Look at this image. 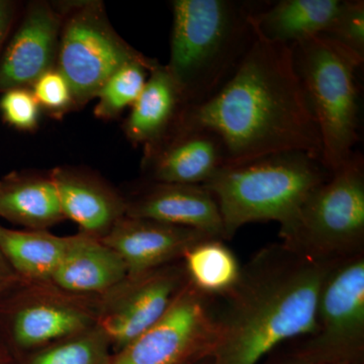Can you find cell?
Listing matches in <instances>:
<instances>
[{
  "label": "cell",
  "mask_w": 364,
  "mask_h": 364,
  "mask_svg": "<svg viewBox=\"0 0 364 364\" xmlns=\"http://www.w3.org/2000/svg\"><path fill=\"white\" fill-rule=\"evenodd\" d=\"M227 164L221 136L200 127L178 124L157 145L146 149L150 181L203 186Z\"/></svg>",
  "instance_id": "obj_13"
},
{
  "label": "cell",
  "mask_w": 364,
  "mask_h": 364,
  "mask_svg": "<svg viewBox=\"0 0 364 364\" xmlns=\"http://www.w3.org/2000/svg\"><path fill=\"white\" fill-rule=\"evenodd\" d=\"M156 62L150 58L131 62L114 72L98 91L95 116L98 119H114L135 104L147 81L148 72Z\"/></svg>",
  "instance_id": "obj_24"
},
{
  "label": "cell",
  "mask_w": 364,
  "mask_h": 364,
  "mask_svg": "<svg viewBox=\"0 0 364 364\" xmlns=\"http://www.w3.org/2000/svg\"><path fill=\"white\" fill-rule=\"evenodd\" d=\"M67 237L47 230H14L0 225V251L23 284L51 282Z\"/></svg>",
  "instance_id": "obj_21"
},
{
  "label": "cell",
  "mask_w": 364,
  "mask_h": 364,
  "mask_svg": "<svg viewBox=\"0 0 364 364\" xmlns=\"http://www.w3.org/2000/svg\"><path fill=\"white\" fill-rule=\"evenodd\" d=\"M31 90L40 107L52 114H63L74 105L70 85L56 67L43 74Z\"/></svg>",
  "instance_id": "obj_27"
},
{
  "label": "cell",
  "mask_w": 364,
  "mask_h": 364,
  "mask_svg": "<svg viewBox=\"0 0 364 364\" xmlns=\"http://www.w3.org/2000/svg\"><path fill=\"white\" fill-rule=\"evenodd\" d=\"M257 1L172 2L170 58L166 67L188 107L214 97L240 65L255 40Z\"/></svg>",
  "instance_id": "obj_3"
},
{
  "label": "cell",
  "mask_w": 364,
  "mask_h": 364,
  "mask_svg": "<svg viewBox=\"0 0 364 364\" xmlns=\"http://www.w3.org/2000/svg\"><path fill=\"white\" fill-rule=\"evenodd\" d=\"M0 218L26 230H47L66 220L51 176L23 174L0 181Z\"/></svg>",
  "instance_id": "obj_20"
},
{
  "label": "cell",
  "mask_w": 364,
  "mask_h": 364,
  "mask_svg": "<svg viewBox=\"0 0 364 364\" xmlns=\"http://www.w3.org/2000/svg\"><path fill=\"white\" fill-rule=\"evenodd\" d=\"M291 48L320 131L323 162L334 171L350 159L359 141L356 71L363 63L323 36Z\"/></svg>",
  "instance_id": "obj_5"
},
{
  "label": "cell",
  "mask_w": 364,
  "mask_h": 364,
  "mask_svg": "<svg viewBox=\"0 0 364 364\" xmlns=\"http://www.w3.org/2000/svg\"><path fill=\"white\" fill-rule=\"evenodd\" d=\"M188 364H212L210 363V358L200 359V360L195 361V363H191Z\"/></svg>",
  "instance_id": "obj_32"
},
{
  "label": "cell",
  "mask_w": 364,
  "mask_h": 364,
  "mask_svg": "<svg viewBox=\"0 0 364 364\" xmlns=\"http://www.w3.org/2000/svg\"><path fill=\"white\" fill-rule=\"evenodd\" d=\"M294 350L313 364H361L364 355V253L333 265L316 306L315 329Z\"/></svg>",
  "instance_id": "obj_9"
},
{
  "label": "cell",
  "mask_w": 364,
  "mask_h": 364,
  "mask_svg": "<svg viewBox=\"0 0 364 364\" xmlns=\"http://www.w3.org/2000/svg\"><path fill=\"white\" fill-rule=\"evenodd\" d=\"M98 316V296L20 282L0 299V338L16 359L97 327Z\"/></svg>",
  "instance_id": "obj_7"
},
{
  "label": "cell",
  "mask_w": 364,
  "mask_h": 364,
  "mask_svg": "<svg viewBox=\"0 0 364 364\" xmlns=\"http://www.w3.org/2000/svg\"><path fill=\"white\" fill-rule=\"evenodd\" d=\"M111 343L98 326L14 359V364H107Z\"/></svg>",
  "instance_id": "obj_23"
},
{
  "label": "cell",
  "mask_w": 364,
  "mask_h": 364,
  "mask_svg": "<svg viewBox=\"0 0 364 364\" xmlns=\"http://www.w3.org/2000/svg\"><path fill=\"white\" fill-rule=\"evenodd\" d=\"M14 358L13 354L7 348L6 345L0 338V364H14Z\"/></svg>",
  "instance_id": "obj_31"
},
{
  "label": "cell",
  "mask_w": 364,
  "mask_h": 364,
  "mask_svg": "<svg viewBox=\"0 0 364 364\" xmlns=\"http://www.w3.org/2000/svg\"><path fill=\"white\" fill-rule=\"evenodd\" d=\"M128 277L122 258L104 242L82 232L67 237L51 282L67 293L102 296Z\"/></svg>",
  "instance_id": "obj_16"
},
{
  "label": "cell",
  "mask_w": 364,
  "mask_h": 364,
  "mask_svg": "<svg viewBox=\"0 0 364 364\" xmlns=\"http://www.w3.org/2000/svg\"><path fill=\"white\" fill-rule=\"evenodd\" d=\"M267 364H313L310 363V361L306 360V359L301 358V355H299L296 351L293 350L289 352V353L286 354V355L282 356V358H279L277 359H273L272 363H267Z\"/></svg>",
  "instance_id": "obj_30"
},
{
  "label": "cell",
  "mask_w": 364,
  "mask_h": 364,
  "mask_svg": "<svg viewBox=\"0 0 364 364\" xmlns=\"http://www.w3.org/2000/svg\"><path fill=\"white\" fill-rule=\"evenodd\" d=\"M215 298L188 282L161 318L107 364H188L210 358L215 340Z\"/></svg>",
  "instance_id": "obj_10"
},
{
  "label": "cell",
  "mask_w": 364,
  "mask_h": 364,
  "mask_svg": "<svg viewBox=\"0 0 364 364\" xmlns=\"http://www.w3.org/2000/svg\"><path fill=\"white\" fill-rule=\"evenodd\" d=\"M299 255L334 262L364 253V159H350L309 196L294 221L279 231Z\"/></svg>",
  "instance_id": "obj_6"
},
{
  "label": "cell",
  "mask_w": 364,
  "mask_h": 364,
  "mask_svg": "<svg viewBox=\"0 0 364 364\" xmlns=\"http://www.w3.org/2000/svg\"><path fill=\"white\" fill-rule=\"evenodd\" d=\"M342 0L261 2L252 14L254 32L274 44L294 46L325 32Z\"/></svg>",
  "instance_id": "obj_19"
},
{
  "label": "cell",
  "mask_w": 364,
  "mask_h": 364,
  "mask_svg": "<svg viewBox=\"0 0 364 364\" xmlns=\"http://www.w3.org/2000/svg\"><path fill=\"white\" fill-rule=\"evenodd\" d=\"M16 9V2L11 0H0V51L13 26Z\"/></svg>",
  "instance_id": "obj_28"
},
{
  "label": "cell",
  "mask_w": 364,
  "mask_h": 364,
  "mask_svg": "<svg viewBox=\"0 0 364 364\" xmlns=\"http://www.w3.org/2000/svg\"><path fill=\"white\" fill-rule=\"evenodd\" d=\"M64 13L47 2L28 6L18 30L0 57V93L31 88L55 68Z\"/></svg>",
  "instance_id": "obj_12"
},
{
  "label": "cell",
  "mask_w": 364,
  "mask_h": 364,
  "mask_svg": "<svg viewBox=\"0 0 364 364\" xmlns=\"http://www.w3.org/2000/svg\"><path fill=\"white\" fill-rule=\"evenodd\" d=\"M126 202L128 217L191 228L225 241L219 207L203 186L150 181Z\"/></svg>",
  "instance_id": "obj_15"
},
{
  "label": "cell",
  "mask_w": 364,
  "mask_h": 364,
  "mask_svg": "<svg viewBox=\"0 0 364 364\" xmlns=\"http://www.w3.org/2000/svg\"><path fill=\"white\" fill-rule=\"evenodd\" d=\"M208 238L214 237L191 228L124 215L100 240L122 258L131 277L181 261L186 251Z\"/></svg>",
  "instance_id": "obj_14"
},
{
  "label": "cell",
  "mask_w": 364,
  "mask_h": 364,
  "mask_svg": "<svg viewBox=\"0 0 364 364\" xmlns=\"http://www.w3.org/2000/svg\"><path fill=\"white\" fill-rule=\"evenodd\" d=\"M186 107L166 65L157 61L149 71L142 92L132 105L124 131L132 142L143 144L148 149L176 130Z\"/></svg>",
  "instance_id": "obj_18"
},
{
  "label": "cell",
  "mask_w": 364,
  "mask_h": 364,
  "mask_svg": "<svg viewBox=\"0 0 364 364\" xmlns=\"http://www.w3.org/2000/svg\"><path fill=\"white\" fill-rule=\"evenodd\" d=\"M331 173L320 158L286 152L225 165L203 186L217 202L228 241L251 223L273 221L280 225L279 231L287 229Z\"/></svg>",
  "instance_id": "obj_4"
},
{
  "label": "cell",
  "mask_w": 364,
  "mask_h": 364,
  "mask_svg": "<svg viewBox=\"0 0 364 364\" xmlns=\"http://www.w3.org/2000/svg\"><path fill=\"white\" fill-rule=\"evenodd\" d=\"M182 262L189 284L212 298L230 293L240 279L242 265L222 239L198 242L186 251Z\"/></svg>",
  "instance_id": "obj_22"
},
{
  "label": "cell",
  "mask_w": 364,
  "mask_h": 364,
  "mask_svg": "<svg viewBox=\"0 0 364 364\" xmlns=\"http://www.w3.org/2000/svg\"><path fill=\"white\" fill-rule=\"evenodd\" d=\"M337 262L310 259L282 242L261 248L242 265L234 289L215 298L210 363L259 364L280 345L312 334L321 287Z\"/></svg>",
  "instance_id": "obj_2"
},
{
  "label": "cell",
  "mask_w": 364,
  "mask_h": 364,
  "mask_svg": "<svg viewBox=\"0 0 364 364\" xmlns=\"http://www.w3.org/2000/svg\"><path fill=\"white\" fill-rule=\"evenodd\" d=\"M57 67L70 85L74 105H85L126 64L148 59L114 30L104 6L82 1L63 9Z\"/></svg>",
  "instance_id": "obj_8"
},
{
  "label": "cell",
  "mask_w": 364,
  "mask_h": 364,
  "mask_svg": "<svg viewBox=\"0 0 364 364\" xmlns=\"http://www.w3.org/2000/svg\"><path fill=\"white\" fill-rule=\"evenodd\" d=\"M20 279L9 267L0 251V299L20 284Z\"/></svg>",
  "instance_id": "obj_29"
},
{
  "label": "cell",
  "mask_w": 364,
  "mask_h": 364,
  "mask_svg": "<svg viewBox=\"0 0 364 364\" xmlns=\"http://www.w3.org/2000/svg\"><path fill=\"white\" fill-rule=\"evenodd\" d=\"M320 36L338 45L363 64V0H342L331 23Z\"/></svg>",
  "instance_id": "obj_25"
},
{
  "label": "cell",
  "mask_w": 364,
  "mask_h": 364,
  "mask_svg": "<svg viewBox=\"0 0 364 364\" xmlns=\"http://www.w3.org/2000/svg\"><path fill=\"white\" fill-rule=\"evenodd\" d=\"M182 260L127 277L100 298L97 326L111 343L112 353L162 317L188 284Z\"/></svg>",
  "instance_id": "obj_11"
},
{
  "label": "cell",
  "mask_w": 364,
  "mask_h": 364,
  "mask_svg": "<svg viewBox=\"0 0 364 364\" xmlns=\"http://www.w3.org/2000/svg\"><path fill=\"white\" fill-rule=\"evenodd\" d=\"M255 36L226 85L207 102L188 107L178 124L221 136L226 165L286 152H306L323 161L320 131L293 50Z\"/></svg>",
  "instance_id": "obj_1"
},
{
  "label": "cell",
  "mask_w": 364,
  "mask_h": 364,
  "mask_svg": "<svg viewBox=\"0 0 364 364\" xmlns=\"http://www.w3.org/2000/svg\"><path fill=\"white\" fill-rule=\"evenodd\" d=\"M65 219L78 225L82 233L102 239L126 215V198L97 177L69 168L51 174Z\"/></svg>",
  "instance_id": "obj_17"
},
{
  "label": "cell",
  "mask_w": 364,
  "mask_h": 364,
  "mask_svg": "<svg viewBox=\"0 0 364 364\" xmlns=\"http://www.w3.org/2000/svg\"><path fill=\"white\" fill-rule=\"evenodd\" d=\"M0 112L9 126L21 131H32L38 126L40 105L31 88H13L2 92Z\"/></svg>",
  "instance_id": "obj_26"
}]
</instances>
